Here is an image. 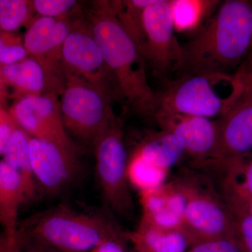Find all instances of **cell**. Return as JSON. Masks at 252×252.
<instances>
[{"mask_svg":"<svg viewBox=\"0 0 252 252\" xmlns=\"http://www.w3.org/2000/svg\"><path fill=\"white\" fill-rule=\"evenodd\" d=\"M252 45V1L226 0L182 45L179 74L234 76Z\"/></svg>","mask_w":252,"mask_h":252,"instance_id":"obj_1","label":"cell"},{"mask_svg":"<svg viewBox=\"0 0 252 252\" xmlns=\"http://www.w3.org/2000/svg\"><path fill=\"white\" fill-rule=\"evenodd\" d=\"M87 21L112 73L119 96L137 114L154 117L157 93L149 85L147 64L118 20L113 1H94Z\"/></svg>","mask_w":252,"mask_h":252,"instance_id":"obj_2","label":"cell"},{"mask_svg":"<svg viewBox=\"0 0 252 252\" xmlns=\"http://www.w3.org/2000/svg\"><path fill=\"white\" fill-rule=\"evenodd\" d=\"M18 230L62 252H92L107 240L124 239L120 230L107 217L63 205L38 213Z\"/></svg>","mask_w":252,"mask_h":252,"instance_id":"obj_3","label":"cell"},{"mask_svg":"<svg viewBox=\"0 0 252 252\" xmlns=\"http://www.w3.org/2000/svg\"><path fill=\"white\" fill-rule=\"evenodd\" d=\"M241 88L234 76L183 74L165 81L157 93V112L220 117ZM155 113V114H156Z\"/></svg>","mask_w":252,"mask_h":252,"instance_id":"obj_4","label":"cell"},{"mask_svg":"<svg viewBox=\"0 0 252 252\" xmlns=\"http://www.w3.org/2000/svg\"><path fill=\"white\" fill-rule=\"evenodd\" d=\"M61 94L60 106L64 127L81 140L94 144L118 119L112 102L119 94L112 86L70 79Z\"/></svg>","mask_w":252,"mask_h":252,"instance_id":"obj_5","label":"cell"},{"mask_svg":"<svg viewBox=\"0 0 252 252\" xmlns=\"http://www.w3.org/2000/svg\"><path fill=\"white\" fill-rule=\"evenodd\" d=\"M96 172L102 196L112 211L130 215L133 201L127 178V157L122 121L118 118L94 144Z\"/></svg>","mask_w":252,"mask_h":252,"instance_id":"obj_6","label":"cell"},{"mask_svg":"<svg viewBox=\"0 0 252 252\" xmlns=\"http://www.w3.org/2000/svg\"><path fill=\"white\" fill-rule=\"evenodd\" d=\"M145 41L142 56L155 77L164 81L178 72L182 56L174 28L170 0H153L144 12Z\"/></svg>","mask_w":252,"mask_h":252,"instance_id":"obj_7","label":"cell"},{"mask_svg":"<svg viewBox=\"0 0 252 252\" xmlns=\"http://www.w3.org/2000/svg\"><path fill=\"white\" fill-rule=\"evenodd\" d=\"M180 186L187 198L182 230L190 247L213 239L235 238L234 225L224 201L190 184Z\"/></svg>","mask_w":252,"mask_h":252,"instance_id":"obj_8","label":"cell"},{"mask_svg":"<svg viewBox=\"0 0 252 252\" xmlns=\"http://www.w3.org/2000/svg\"><path fill=\"white\" fill-rule=\"evenodd\" d=\"M62 65L66 81L79 79L112 86L118 92L112 73L87 21H72L70 31L63 43Z\"/></svg>","mask_w":252,"mask_h":252,"instance_id":"obj_9","label":"cell"},{"mask_svg":"<svg viewBox=\"0 0 252 252\" xmlns=\"http://www.w3.org/2000/svg\"><path fill=\"white\" fill-rule=\"evenodd\" d=\"M8 112L16 126L30 137L49 141L77 154L63 124L58 94L18 97Z\"/></svg>","mask_w":252,"mask_h":252,"instance_id":"obj_10","label":"cell"},{"mask_svg":"<svg viewBox=\"0 0 252 252\" xmlns=\"http://www.w3.org/2000/svg\"><path fill=\"white\" fill-rule=\"evenodd\" d=\"M217 122L218 152L212 162H223L252 152V81L241 83L240 91Z\"/></svg>","mask_w":252,"mask_h":252,"instance_id":"obj_11","label":"cell"},{"mask_svg":"<svg viewBox=\"0 0 252 252\" xmlns=\"http://www.w3.org/2000/svg\"><path fill=\"white\" fill-rule=\"evenodd\" d=\"M160 129L169 131L185 142L187 154L200 162L217 158L219 130L217 120L196 116L157 112L154 114Z\"/></svg>","mask_w":252,"mask_h":252,"instance_id":"obj_12","label":"cell"},{"mask_svg":"<svg viewBox=\"0 0 252 252\" xmlns=\"http://www.w3.org/2000/svg\"><path fill=\"white\" fill-rule=\"evenodd\" d=\"M32 167L38 188L55 193L71 183L77 169V154L53 142L40 139L30 140Z\"/></svg>","mask_w":252,"mask_h":252,"instance_id":"obj_13","label":"cell"},{"mask_svg":"<svg viewBox=\"0 0 252 252\" xmlns=\"http://www.w3.org/2000/svg\"><path fill=\"white\" fill-rule=\"evenodd\" d=\"M26 202L21 177L4 160H0V225L8 236L18 233V215Z\"/></svg>","mask_w":252,"mask_h":252,"instance_id":"obj_14","label":"cell"},{"mask_svg":"<svg viewBox=\"0 0 252 252\" xmlns=\"http://www.w3.org/2000/svg\"><path fill=\"white\" fill-rule=\"evenodd\" d=\"M1 69L5 84L14 89L17 98L49 94L45 71L31 56L14 64L1 65Z\"/></svg>","mask_w":252,"mask_h":252,"instance_id":"obj_15","label":"cell"},{"mask_svg":"<svg viewBox=\"0 0 252 252\" xmlns=\"http://www.w3.org/2000/svg\"><path fill=\"white\" fill-rule=\"evenodd\" d=\"M137 251L185 252L190 242L183 230H163L142 219L138 228L127 235Z\"/></svg>","mask_w":252,"mask_h":252,"instance_id":"obj_16","label":"cell"},{"mask_svg":"<svg viewBox=\"0 0 252 252\" xmlns=\"http://www.w3.org/2000/svg\"><path fill=\"white\" fill-rule=\"evenodd\" d=\"M135 153L149 163L168 170L187 154V151L179 136L160 129L149 135Z\"/></svg>","mask_w":252,"mask_h":252,"instance_id":"obj_17","label":"cell"},{"mask_svg":"<svg viewBox=\"0 0 252 252\" xmlns=\"http://www.w3.org/2000/svg\"><path fill=\"white\" fill-rule=\"evenodd\" d=\"M31 137L16 127L3 152V160L17 172L24 186L26 202L32 201L38 193L30 156Z\"/></svg>","mask_w":252,"mask_h":252,"instance_id":"obj_18","label":"cell"},{"mask_svg":"<svg viewBox=\"0 0 252 252\" xmlns=\"http://www.w3.org/2000/svg\"><path fill=\"white\" fill-rule=\"evenodd\" d=\"M217 0H170L176 32L195 34L215 12Z\"/></svg>","mask_w":252,"mask_h":252,"instance_id":"obj_19","label":"cell"},{"mask_svg":"<svg viewBox=\"0 0 252 252\" xmlns=\"http://www.w3.org/2000/svg\"><path fill=\"white\" fill-rule=\"evenodd\" d=\"M215 164L228 172L225 183L226 193L242 200L252 199V152Z\"/></svg>","mask_w":252,"mask_h":252,"instance_id":"obj_20","label":"cell"},{"mask_svg":"<svg viewBox=\"0 0 252 252\" xmlns=\"http://www.w3.org/2000/svg\"><path fill=\"white\" fill-rule=\"evenodd\" d=\"M153 0L113 1L118 20L138 48L140 54L145 41L144 12Z\"/></svg>","mask_w":252,"mask_h":252,"instance_id":"obj_21","label":"cell"},{"mask_svg":"<svg viewBox=\"0 0 252 252\" xmlns=\"http://www.w3.org/2000/svg\"><path fill=\"white\" fill-rule=\"evenodd\" d=\"M168 170L152 165L134 153L129 158L127 178L129 184L140 193L152 191L163 186Z\"/></svg>","mask_w":252,"mask_h":252,"instance_id":"obj_22","label":"cell"},{"mask_svg":"<svg viewBox=\"0 0 252 252\" xmlns=\"http://www.w3.org/2000/svg\"><path fill=\"white\" fill-rule=\"evenodd\" d=\"M35 11L32 1L0 0V30L10 33L27 26L34 21Z\"/></svg>","mask_w":252,"mask_h":252,"instance_id":"obj_23","label":"cell"},{"mask_svg":"<svg viewBox=\"0 0 252 252\" xmlns=\"http://www.w3.org/2000/svg\"><path fill=\"white\" fill-rule=\"evenodd\" d=\"M57 19L45 16L34 18L23 38V45L31 57L40 63L54 31Z\"/></svg>","mask_w":252,"mask_h":252,"instance_id":"obj_24","label":"cell"},{"mask_svg":"<svg viewBox=\"0 0 252 252\" xmlns=\"http://www.w3.org/2000/svg\"><path fill=\"white\" fill-rule=\"evenodd\" d=\"M224 194L223 201L233 220L235 238L243 252H252V215L235 197Z\"/></svg>","mask_w":252,"mask_h":252,"instance_id":"obj_25","label":"cell"},{"mask_svg":"<svg viewBox=\"0 0 252 252\" xmlns=\"http://www.w3.org/2000/svg\"><path fill=\"white\" fill-rule=\"evenodd\" d=\"M33 6L36 14L59 19L66 17L78 5L76 0H34Z\"/></svg>","mask_w":252,"mask_h":252,"instance_id":"obj_26","label":"cell"},{"mask_svg":"<svg viewBox=\"0 0 252 252\" xmlns=\"http://www.w3.org/2000/svg\"><path fill=\"white\" fill-rule=\"evenodd\" d=\"M189 252H243L235 238L213 239L193 245Z\"/></svg>","mask_w":252,"mask_h":252,"instance_id":"obj_27","label":"cell"},{"mask_svg":"<svg viewBox=\"0 0 252 252\" xmlns=\"http://www.w3.org/2000/svg\"><path fill=\"white\" fill-rule=\"evenodd\" d=\"M20 252H62L39 239L18 230Z\"/></svg>","mask_w":252,"mask_h":252,"instance_id":"obj_28","label":"cell"},{"mask_svg":"<svg viewBox=\"0 0 252 252\" xmlns=\"http://www.w3.org/2000/svg\"><path fill=\"white\" fill-rule=\"evenodd\" d=\"M16 127L9 112L0 107V157H2L5 147Z\"/></svg>","mask_w":252,"mask_h":252,"instance_id":"obj_29","label":"cell"},{"mask_svg":"<svg viewBox=\"0 0 252 252\" xmlns=\"http://www.w3.org/2000/svg\"><path fill=\"white\" fill-rule=\"evenodd\" d=\"M29 57L23 44L6 46L0 50V64L7 65L20 62Z\"/></svg>","mask_w":252,"mask_h":252,"instance_id":"obj_30","label":"cell"},{"mask_svg":"<svg viewBox=\"0 0 252 252\" xmlns=\"http://www.w3.org/2000/svg\"><path fill=\"white\" fill-rule=\"evenodd\" d=\"M234 77L241 83L252 81V45Z\"/></svg>","mask_w":252,"mask_h":252,"instance_id":"obj_31","label":"cell"},{"mask_svg":"<svg viewBox=\"0 0 252 252\" xmlns=\"http://www.w3.org/2000/svg\"><path fill=\"white\" fill-rule=\"evenodd\" d=\"M0 252H20L18 233L16 236H8L0 230Z\"/></svg>","mask_w":252,"mask_h":252,"instance_id":"obj_32","label":"cell"},{"mask_svg":"<svg viewBox=\"0 0 252 252\" xmlns=\"http://www.w3.org/2000/svg\"><path fill=\"white\" fill-rule=\"evenodd\" d=\"M92 252H126L124 239H112L107 240Z\"/></svg>","mask_w":252,"mask_h":252,"instance_id":"obj_33","label":"cell"},{"mask_svg":"<svg viewBox=\"0 0 252 252\" xmlns=\"http://www.w3.org/2000/svg\"><path fill=\"white\" fill-rule=\"evenodd\" d=\"M19 44H23V39L17 33H10L0 30V50Z\"/></svg>","mask_w":252,"mask_h":252,"instance_id":"obj_34","label":"cell"},{"mask_svg":"<svg viewBox=\"0 0 252 252\" xmlns=\"http://www.w3.org/2000/svg\"><path fill=\"white\" fill-rule=\"evenodd\" d=\"M7 97V86L5 84L1 73V64H0V106L4 103Z\"/></svg>","mask_w":252,"mask_h":252,"instance_id":"obj_35","label":"cell"},{"mask_svg":"<svg viewBox=\"0 0 252 252\" xmlns=\"http://www.w3.org/2000/svg\"><path fill=\"white\" fill-rule=\"evenodd\" d=\"M225 193H226V192H225ZM230 194V195H233V197H235V198H236L237 200H238V201L242 204V205H243V206L245 207V209H246L247 211H248L249 213L250 214V215H252V199H248V200H242V199L237 198L236 196L232 195V194Z\"/></svg>","mask_w":252,"mask_h":252,"instance_id":"obj_36","label":"cell"},{"mask_svg":"<svg viewBox=\"0 0 252 252\" xmlns=\"http://www.w3.org/2000/svg\"><path fill=\"white\" fill-rule=\"evenodd\" d=\"M136 252H145L137 251V250H136Z\"/></svg>","mask_w":252,"mask_h":252,"instance_id":"obj_37","label":"cell"},{"mask_svg":"<svg viewBox=\"0 0 252 252\" xmlns=\"http://www.w3.org/2000/svg\"><path fill=\"white\" fill-rule=\"evenodd\" d=\"M0 107H1V106H0Z\"/></svg>","mask_w":252,"mask_h":252,"instance_id":"obj_38","label":"cell"},{"mask_svg":"<svg viewBox=\"0 0 252 252\" xmlns=\"http://www.w3.org/2000/svg\"></svg>","mask_w":252,"mask_h":252,"instance_id":"obj_39","label":"cell"}]
</instances>
